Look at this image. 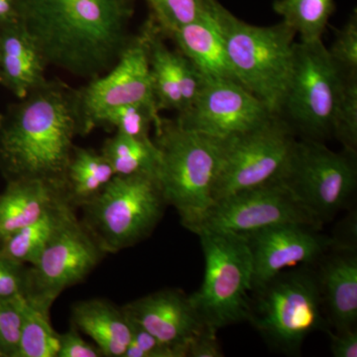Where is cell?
<instances>
[{
  "instance_id": "obj_1",
  "label": "cell",
  "mask_w": 357,
  "mask_h": 357,
  "mask_svg": "<svg viewBox=\"0 0 357 357\" xmlns=\"http://www.w3.org/2000/svg\"><path fill=\"white\" fill-rule=\"evenodd\" d=\"M20 22L47 66L93 79L119 61L132 35L134 0H16Z\"/></svg>"
},
{
  "instance_id": "obj_2",
  "label": "cell",
  "mask_w": 357,
  "mask_h": 357,
  "mask_svg": "<svg viewBox=\"0 0 357 357\" xmlns=\"http://www.w3.org/2000/svg\"><path fill=\"white\" fill-rule=\"evenodd\" d=\"M84 128L79 89L47 79L0 112V172L9 181H41L65 192L77 136Z\"/></svg>"
},
{
  "instance_id": "obj_3",
  "label": "cell",
  "mask_w": 357,
  "mask_h": 357,
  "mask_svg": "<svg viewBox=\"0 0 357 357\" xmlns=\"http://www.w3.org/2000/svg\"><path fill=\"white\" fill-rule=\"evenodd\" d=\"M208 3L237 82L271 114L279 115L292 75L297 34L283 21L263 27L251 25L234 16L218 0H208Z\"/></svg>"
},
{
  "instance_id": "obj_4",
  "label": "cell",
  "mask_w": 357,
  "mask_h": 357,
  "mask_svg": "<svg viewBox=\"0 0 357 357\" xmlns=\"http://www.w3.org/2000/svg\"><path fill=\"white\" fill-rule=\"evenodd\" d=\"M154 128L160 152L157 178L167 204L176 208L187 229L213 204L227 139L189 130L163 117Z\"/></svg>"
},
{
  "instance_id": "obj_5",
  "label": "cell",
  "mask_w": 357,
  "mask_h": 357,
  "mask_svg": "<svg viewBox=\"0 0 357 357\" xmlns=\"http://www.w3.org/2000/svg\"><path fill=\"white\" fill-rule=\"evenodd\" d=\"M251 294L248 321L278 351L296 354L311 333L328 328L318 275L312 266L284 270Z\"/></svg>"
},
{
  "instance_id": "obj_6",
  "label": "cell",
  "mask_w": 357,
  "mask_h": 357,
  "mask_svg": "<svg viewBox=\"0 0 357 357\" xmlns=\"http://www.w3.org/2000/svg\"><path fill=\"white\" fill-rule=\"evenodd\" d=\"M166 206L156 176H114L82 206L81 222L107 255L117 253L146 239L163 218Z\"/></svg>"
},
{
  "instance_id": "obj_7",
  "label": "cell",
  "mask_w": 357,
  "mask_h": 357,
  "mask_svg": "<svg viewBox=\"0 0 357 357\" xmlns=\"http://www.w3.org/2000/svg\"><path fill=\"white\" fill-rule=\"evenodd\" d=\"M204 258V280L190 300L210 330L248 321L252 292V255L246 239L237 234H198Z\"/></svg>"
},
{
  "instance_id": "obj_8",
  "label": "cell",
  "mask_w": 357,
  "mask_h": 357,
  "mask_svg": "<svg viewBox=\"0 0 357 357\" xmlns=\"http://www.w3.org/2000/svg\"><path fill=\"white\" fill-rule=\"evenodd\" d=\"M278 181L324 225L352 203L356 152H335L319 141L297 139Z\"/></svg>"
},
{
  "instance_id": "obj_9",
  "label": "cell",
  "mask_w": 357,
  "mask_h": 357,
  "mask_svg": "<svg viewBox=\"0 0 357 357\" xmlns=\"http://www.w3.org/2000/svg\"><path fill=\"white\" fill-rule=\"evenodd\" d=\"M340 84L342 76L323 40L296 42L292 75L279 115L304 139H331Z\"/></svg>"
},
{
  "instance_id": "obj_10",
  "label": "cell",
  "mask_w": 357,
  "mask_h": 357,
  "mask_svg": "<svg viewBox=\"0 0 357 357\" xmlns=\"http://www.w3.org/2000/svg\"><path fill=\"white\" fill-rule=\"evenodd\" d=\"M288 122L272 114L260 126L227 139L213 188V203L278 180L296 142Z\"/></svg>"
},
{
  "instance_id": "obj_11",
  "label": "cell",
  "mask_w": 357,
  "mask_h": 357,
  "mask_svg": "<svg viewBox=\"0 0 357 357\" xmlns=\"http://www.w3.org/2000/svg\"><path fill=\"white\" fill-rule=\"evenodd\" d=\"M284 223L321 229L324 225L277 180L218 199L187 229L197 236L202 232L245 236Z\"/></svg>"
},
{
  "instance_id": "obj_12",
  "label": "cell",
  "mask_w": 357,
  "mask_h": 357,
  "mask_svg": "<svg viewBox=\"0 0 357 357\" xmlns=\"http://www.w3.org/2000/svg\"><path fill=\"white\" fill-rule=\"evenodd\" d=\"M105 255L75 211L28 268L26 299L50 312L59 296L83 282Z\"/></svg>"
},
{
  "instance_id": "obj_13",
  "label": "cell",
  "mask_w": 357,
  "mask_h": 357,
  "mask_svg": "<svg viewBox=\"0 0 357 357\" xmlns=\"http://www.w3.org/2000/svg\"><path fill=\"white\" fill-rule=\"evenodd\" d=\"M147 39L145 23L139 34L132 35L114 67L102 76L89 79L86 86L79 89L86 135L96 128L103 114L114 107L146 103L157 109L148 62Z\"/></svg>"
},
{
  "instance_id": "obj_14",
  "label": "cell",
  "mask_w": 357,
  "mask_h": 357,
  "mask_svg": "<svg viewBox=\"0 0 357 357\" xmlns=\"http://www.w3.org/2000/svg\"><path fill=\"white\" fill-rule=\"evenodd\" d=\"M272 114L234 79L204 77L196 100L176 121L189 130L229 139L260 126Z\"/></svg>"
},
{
  "instance_id": "obj_15",
  "label": "cell",
  "mask_w": 357,
  "mask_h": 357,
  "mask_svg": "<svg viewBox=\"0 0 357 357\" xmlns=\"http://www.w3.org/2000/svg\"><path fill=\"white\" fill-rule=\"evenodd\" d=\"M253 262V289L295 266H314L337 245L335 237L301 223H284L243 236Z\"/></svg>"
},
{
  "instance_id": "obj_16",
  "label": "cell",
  "mask_w": 357,
  "mask_h": 357,
  "mask_svg": "<svg viewBox=\"0 0 357 357\" xmlns=\"http://www.w3.org/2000/svg\"><path fill=\"white\" fill-rule=\"evenodd\" d=\"M122 307L129 319L185 357L192 340L208 328L180 289H163Z\"/></svg>"
},
{
  "instance_id": "obj_17",
  "label": "cell",
  "mask_w": 357,
  "mask_h": 357,
  "mask_svg": "<svg viewBox=\"0 0 357 357\" xmlns=\"http://www.w3.org/2000/svg\"><path fill=\"white\" fill-rule=\"evenodd\" d=\"M146 24L148 62L157 109L184 114L198 96L204 77L184 54L167 47L153 18Z\"/></svg>"
},
{
  "instance_id": "obj_18",
  "label": "cell",
  "mask_w": 357,
  "mask_h": 357,
  "mask_svg": "<svg viewBox=\"0 0 357 357\" xmlns=\"http://www.w3.org/2000/svg\"><path fill=\"white\" fill-rule=\"evenodd\" d=\"M316 265L328 323L335 331L356 328V248L335 245Z\"/></svg>"
},
{
  "instance_id": "obj_19",
  "label": "cell",
  "mask_w": 357,
  "mask_h": 357,
  "mask_svg": "<svg viewBox=\"0 0 357 357\" xmlns=\"http://www.w3.org/2000/svg\"><path fill=\"white\" fill-rule=\"evenodd\" d=\"M41 52L20 21L0 25L1 86L18 100L47 81Z\"/></svg>"
},
{
  "instance_id": "obj_20",
  "label": "cell",
  "mask_w": 357,
  "mask_h": 357,
  "mask_svg": "<svg viewBox=\"0 0 357 357\" xmlns=\"http://www.w3.org/2000/svg\"><path fill=\"white\" fill-rule=\"evenodd\" d=\"M178 50L196 66L206 77L229 79L237 82L225 51L222 33L208 0L196 20L171 33ZM238 83V82H237Z\"/></svg>"
},
{
  "instance_id": "obj_21",
  "label": "cell",
  "mask_w": 357,
  "mask_h": 357,
  "mask_svg": "<svg viewBox=\"0 0 357 357\" xmlns=\"http://www.w3.org/2000/svg\"><path fill=\"white\" fill-rule=\"evenodd\" d=\"M0 192V248L9 237L36 222L65 192L34 180L9 181Z\"/></svg>"
},
{
  "instance_id": "obj_22",
  "label": "cell",
  "mask_w": 357,
  "mask_h": 357,
  "mask_svg": "<svg viewBox=\"0 0 357 357\" xmlns=\"http://www.w3.org/2000/svg\"><path fill=\"white\" fill-rule=\"evenodd\" d=\"M72 325L93 340L103 356L123 357L131 326L123 307L105 299L79 301L72 307Z\"/></svg>"
},
{
  "instance_id": "obj_23",
  "label": "cell",
  "mask_w": 357,
  "mask_h": 357,
  "mask_svg": "<svg viewBox=\"0 0 357 357\" xmlns=\"http://www.w3.org/2000/svg\"><path fill=\"white\" fill-rule=\"evenodd\" d=\"M76 208L66 198L53 204L36 222L14 234L0 248V255L33 266Z\"/></svg>"
},
{
  "instance_id": "obj_24",
  "label": "cell",
  "mask_w": 357,
  "mask_h": 357,
  "mask_svg": "<svg viewBox=\"0 0 357 357\" xmlns=\"http://www.w3.org/2000/svg\"><path fill=\"white\" fill-rule=\"evenodd\" d=\"M114 176L100 152L76 146L66 174V199L75 208H82L95 199Z\"/></svg>"
},
{
  "instance_id": "obj_25",
  "label": "cell",
  "mask_w": 357,
  "mask_h": 357,
  "mask_svg": "<svg viewBox=\"0 0 357 357\" xmlns=\"http://www.w3.org/2000/svg\"><path fill=\"white\" fill-rule=\"evenodd\" d=\"M100 153L109 161L115 176L148 174L157 177L160 152L152 138H135L116 132L105 141Z\"/></svg>"
},
{
  "instance_id": "obj_26",
  "label": "cell",
  "mask_w": 357,
  "mask_h": 357,
  "mask_svg": "<svg viewBox=\"0 0 357 357\" xmlns=\"http://www.w3.org/2000/svg\"><path fill=\"white\" fill-rule=\"evenodd\" d=\"M273 10L299 35L301 42L321 40L333 11V0H275Z\"/></svg>"
},
{
  "instance_id": "obj_27",
  "label": "cell",
  "mask_w": 357,
  "mask_h": 357,
  "mask_svg": "<svg viewBox=\"0 0 357 357\" xmlns=\"http://www.w3.org/2000/svg\"><path fill=\"white\" fill-rule=\"evenodd\" d=\"M59 349L60 333L52 326L50 312L34 306L24 297L16 357H57Z\"/></svg>"
},
{
  "instance_id": "obj_28",
  "label": "cell",
  "mask_w": 357,
  "mask_h": 357,
  "mask_svg": "<svg viewBox=\"0 0 357 357\" xmlns=\"http://www.w3.org/2000/svg\"><path fill=\"white\" fill-rule=\"evenodd\" d=\"M156 107L146 103H133L110 109L100 117L98 126H109L116 132L135 138L150 137V129L161 121Z\"/></svg>"
},
{
  "instance_id": "obj_29",
  "label": "cell",
  "mask_w": 357,
  "mask_h": 357,
  "mask_svg": "<svg viewBox=\"0 0 357 357\" xmlns=\"http://www.w3.org/2000/svg\"><path fill=\"white\" fill-rule=\"evenodd\" d=\"M333 137L342 143L344 149H357V77H342L335 114Z\"/></svg>"
},
{
  "instance_id": "obj_30",
  "label": "cell",
  "mask_w": 357,
  "mask_h": 357,
  "mask_svg": "<svg viewBox=\"0 0 357 357\" xmlns=\"http://www.w3.org/2000/svg\"><path fill=\"white\" fill-rule=\"evenodd\" d=\"M162 33L170 35L203 13L206 0H146Z\"/></svg>"
},
{
  "instance_id": "obj_31",
  "label": "cell",
  "mask_w": 357,
  "mask_h": 357,
  "mask_svg": "<svg viewBox=\"0 0 357 357\" xmlns=\"http://www.w3.org/2000/svg\"><path fill=\"white\" fill-rule=\"evenodd\" d=\"M331 60L342 77H357V11L335 32V41L328 49Z\"/></svg>"
},
{
  "instance_id": "obj_32",
  "label": "cell",
  "mask_w": 357,
  "mask_h": 357,
  "mask_svg": "<svg viewBox=\"0 0 357 357\" xmlns=\"http://www.w3.org/2000/svg\"><path fill=\"white\" fill-rule=\"evenodd\" d=\"M24 297L0 300V347L8 357H16L20 344Z\"/></svg>"
},
{
  "instance_id": "obj_33",
  "label": "cell",
  "mask_w": 357,
  "mask_h": 357,
  "mask_svg": "<svg viewBox=\"0 0 357 357\" xmlns=\"http://www.w3.org/2000/svg\"><path fill=\"white\" fill-rule=\"evenodd\" d=\"M129 321L131 340L123 357H185L182 352L164 344L131 319Z\"/></svg>"
},
{
  "instance_id": "obj_34",
  "label": "cell",
  "mask_w": 357,
  "mask_h": 357,
  "mask_svg": "<svg viewBox=\"0 0 357 357\" xmlns=\"http://www.w3.org/2000/svg\"><path fill=\"white\" fill-rule=\"evenodd\" d=\"M28 268L0 255V300L25 297Z\"/></svg>"
},
{
  "instance_id": "obj_35",
  "label": "cell",
  "mask_w": 357,
  "mask_h": 357,
  "mask_svg": "<svg viewBox=\"0 0 357 357\" xmlns=\"http://www.w3.org/2000/svg\"><path fill=\"white\" fill-rule=\"evenodd\" d=\"M100 349L89 344L72 325L67 333H60V349L57 357H102Z\"/></svg>"
},
{
  "instance_id": "obj_36",
  "label": "cell",
  "mask_w": 357,
  "mask_h": 357,
  "mask_svg": "<svg viewBox=\"0 0 357 357\" xmlns=\"http://www.w3.org/2000/svg\"><path fill=\"white\" fill-rule=\"evenodd\" d=\"M217 333L213 331H204L190 344L188 356L190 357H222L225 356L218 344Z\"/></svg>"
},
{
  "instance_id": "obj_37",
  "label": "cell",
  "mask_w": 357,
  "mask_h": 357,
  "mask_svg": "<svg viewBox=\"0 0 357 357\" xmlns=\"http://www.w3.org/2000/svg\"><path fill=\"white\" fill-rule=\"evenodd\" d=\"M331 337V349L335 357H356L357 356V330L356 328L349 330L328 332Z\"/></svg>"
},
{
  "instance_id": "obj_38",
  "label": "cell",
  "mask_w": 357,
  "mask_h": 357,
  "mask_svg": "<svg viewBox=\"0 0 357 357\" xmlns=\"http://www.w3.org/2000/svg\"><path fill=\"white\" fill-rule=\"evenodd\" d=\"M20 21L16 0H0V25Z\"/></svg>"
},
{
  "instance_id": "obj_39",
  "label": "cell",
  "mask_w": 357,
  "mask_h": 357,
  "mask_svg": "<svg viewBox=\"0 0 357 357\" xmlns=\"http://www.w3.org/2000/svg\"><path fill=\"white\" fill-rule=\"evenodd\" d=\"M0 357H8V356H7L6 352L4 351V349H2L1 347H0Z\"/></svg>"
},
{
  "instance_id": "obj_40",
  "label": "cell",
  "mask_w": 357,
  "mask_h": 357,
  "mask_svg": "<svg viewBox=\"0 0 357 357\" xmlns=\"http://www.w3.org/2000/svg\"><path fill=\"white\" fill-rule=\"evenodd\" d=\"M0 86H1V75H0Z\"/></svg>"
}]
</instances>
